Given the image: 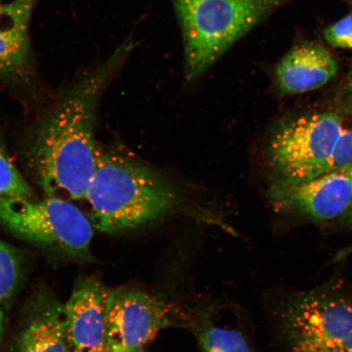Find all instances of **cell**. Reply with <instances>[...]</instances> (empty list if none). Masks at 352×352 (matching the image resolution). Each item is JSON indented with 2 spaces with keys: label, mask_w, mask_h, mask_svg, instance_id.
Listing matches in <instances>:
<instances>
[{
  "label": "cell",
  "mask_w": 352,
  "mask_h": 352,
  "mask_svg": "<svg viewBox=\"0 0 352 352\" xmlns=\"http://www.w3.org/2000/svg\"><path fill=\"white\" fill-rule=\"evenodd\" d=\"M34 198L32 188L11 160L0 136V199Z\"/></svg>",
  "instance_id": "obj_13"
},
{
  "label": "cell",
  "mask_w": 352,
  "mask_h": 352,
  "mask_svg": "<svg viewBox=\"0 0 352 352\" xmlns=\"http://www.w3.org/2000/svg\"><path fill=\"white\" fill-rule=\"evenodd\" d=\"M324 37L333 47L352 50V12L328 26Z\"/></svg>",
  "instance_id": "obj_16"
},
{
  "label": "cell",
  "mask_w": 352,
  "mask_h": 352,
  "mask_svg": "<svg viewBox=\"0 0 352 352\" xmlns=\"http://www.w3.org/2000/svg\"><path fill=\"white\" fill-rule=\"evenodd\" d=\"M336 57L322 45L299 44L290 50L276 69L280 90L285 94H300L327 85L336 76Z\"/></svg>",
  "instance_id": "obj_10"
},
{
  "label": "cell",
  "mask_w": 352,
  "mask_h": 352,
  "mask_svg": "<svg viewBox=\"0 0 352 352\" xmlns=\"http://www.w3.org/2000/svg\"><path fill=\"white\" fill-rule=\"evenodd\" d=\"M280 324L288 352H352V300L332 286L289 297Z\"/></svg>",
  "instance_id": "obj_4"
},
{
  "label": "cell",
  "mask_w": 352,
  "mask_h": 352,
  "mask_svg": "<svg viewBox=\"0 0 352 352\" xmlns=\"http://www.w3.org/2000/svg\"><path fill=\"white\" fill-rule=\"evenodd\" d=\"M174 1L183 33L186 77L192 80L285 0Z\"/></svg>",
  "instance_id": "obj_3"
},
{
  "label": "cell",
  "mask_w": 352,
  "mask_h": 352,
  "mask_svg": "<svg viewBox=\"0 0 352 352\" xmlns=\"http://www.w3.org/2000/svg\"><path fill=\"white\" fill-rule=\"evenodd\" d=\"M0 3H1V0H0Z\"/></svg>",
  "instance_id": "obj_21"
},
{
  "label": "cell",
  "mask_w": 352,
  "mask_h": 352,
  "mask_svg": "<svg viewBox=\"0 0 352 352\" xmlns=\"http://www.w3.org/2000/svg\"><path fill=\"white\" fill-rule=\"evenodd\" d=\"M4 334V318L3 311L0 308V343H1Z\"/></svg>",
  "instance_id": "obj_19"
},
{
  "label": "cell",
  "mask_w": 352,
  "mask_h": 352,
  "mask_svg": "<svg viewBox=\"0 0 352 352\" xmlns=\"http://www.w3.org/2000/svg\"><path fill=\"white\" fill-rule=\"evenodd\" d=\"M85 200L91 206L96 228L108 234L146 226L179 205L177 190L158 171L100 148Z\"/></svg>",
  "instance_id": "obj_2"
},
{
  "label": "cell",
  "mask_w": 352,
  "mask_h": 352,
  "mask_svg": "<svg viewBox=\"0 0 352 352\" xmlns=\"http://www.w3.org/2000/svg\"><path fill=\"white\" fill-rule=\"evenodd\" d=\"M17 352H74L66 333L63 307L52 305L39 311L21 333Z\"/></svg>",
  "instance_id": "obj_12"
},
{
  "label": "cell",
  "mask_w": 352,
  "mask_h": 352,
  "mask_svg": "<svg viewBox=\"0 0 352 352\" xmlns=\"http://www.w3.org/2000/svg\"><path fill=\"white\" fill-rule=\"evenodd\" d=\"M34 0L0 3V76L20 78L32 66L30 23Z\"/></svg>",
  "instance_id": "obj_11"
},
{
  "label": "cell",
  "mask_w": 352,
  "mask_h": 352,
  "mask_svg": "<svg viewBox=\"0 0 352 352\" xmlns=\"http://www.w3.org/2000/svg\"><path fill=\"white\" fill-rule=\"evenodd\" d=\"M109 290L94 277L74 286L63 307L66 333L74 352H111L107 332Z\"/></svg>",
  "instance_id": "obj_9"
},
{
  "label": "cell",
  "mask_w": 352,
  "mask_h": 352,
  "mask_svg": "<svg viewBox=\"0 0 352 352\" xmlns=\"http://www.w3.org/2000/svg\"><path fill=\"white\" fill-rule=\"evenodd\" d=\"M0 223L34 244L91 259L92 224L77 206L58 197L0 199Z\"/></svg>",
  "instance_id": "obj_5"
},
{
  "label": "cell",
  "mask_w": 352,
  "mask_h": 352,
  "mask_svg": "<svg viewBox=\"0 0 352 352\" xmlns=\"http://www.w3.org/2000/svg\"><path fill=\"white\" fill-rule=\"evenodd\" d=\"M270 197L280 212L318 221L342 217L352 204V166L329 170L294 186L274 184Z\"/></svg>",
  "instance_id": "obj_8"
},
{
  "label": "cell",
  "mask_w": 352,
  "mask_h": 352,
  "mask_svg": "<svg viewBox=\"0 0 352 352\" xmlns=\"http://www.w3.org/2000/svg\"><path fill=\"white\" fill-rule=\"evenodd\" d=\"M352 166V121L342 124L340 138L334 149L331 170Z\"/></svg>",
  "instance_id": "obj_17"
},
{
  "label": "cell",
  "mask_w": 352,
  "mask_h": 352,
  "mask_svg": "<svg viewBox=\"0 0 352 352\" xmlns=\"http://www.w3.org/2000/svg\"><path fill=\"white\" fill-rule=\"evenodd\" d=\"M122 46L70 89L39 126L32 148L35 177L46 196L85 199L98 164L95 139L100 96L129 54Z\"/></svg>",
  "instance_id": "obj_1"
},
{
  "label": "cell",
  "mask_w": 352,
  "mask_h": 352,
  "mask_svg": "<svg viewBox=\"0 0 352 352\" xmlns=\"http://www.w3.org/2000/svg\"><path fill=\"white\" fill-rule=\"evenodd\" d=\"M342 124L338 113L323 112L298 117L280 126L268 148L278 179L276 184L294 186L331 170Z\"/></svg>",
  "instance_id": "obj_6"
},
{
  "label": "cell",
  "mask_w": 352,
  "mask_h": 352,
  "mask_svg": "<svg viewBox=\"0 0 352 352\" xmlns=\"http://www.w3.org/2000/svg\"><path fill=\"white\" fill-rule=\"evenodd\" d=\"M349 85L351 94L352 96V65L350 70L349 78Z\"/></svg>",
  "instance_id": "obj_20"
},
{
  "label": "cell",
  "mask_w": 352,
  "mask_h": 352,
  "mask_svg": "<svg viewBox=\"0 0 352 352\" xmlns=\"http://www.w3.org/2000/svg\"><path fill=\"white\" fill-rule=\"evenodd\" d=\"M342 221L344 222L346 226L352 227V204L346 212L343 214Z\"/></svg>",
  "instance_id": "obj_18"
},
{
  "label": "cell",
  "mask_w": 352,
  "mask_h": 352,
  "mask_svg": "<svg viewBox=\"0 0 352 352\" xmlns=\"http://www.w3.org/2000/svg\"><path fill=\"white\" fill-rule=\"evenodd\" d=\"M21 270L19 252L0 239V305L10 299L19 285Z\"/></svg>",
  "instance_id": "obj_15"
},
{
  "label": "cell",
  "mask_w": 352,
  "mask_h": 352,
  "mask_svg": "<svg viewBox=\"0 0 352 352\" xmlns=\"http://www.w3.org/2000/svg\"><path fill=\"white\" fill-rule=\"evenodd\" d=\"M202 352H254L243 334L236 329L210 327L200 336Z\"/></svg>",
  "instance_id": "obj_14"
},
{
  "label": "cell",
  "mask_w": 352,
  "mask_h": 352,
  "mask_svg": "<svg viewBox=\"0 0 352 352\" xmlns=\"http://www.w3.org/2000/svg\"><path fill=\"white\" fill-rule=\"evenodd\" d=\"M107 312L111 352H145L157 334L175 321L173 307L133 287L109 289Z\"/></svg>",
  "instance_id": "obj_7"
}]
</instances>
